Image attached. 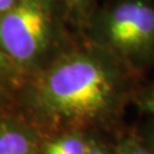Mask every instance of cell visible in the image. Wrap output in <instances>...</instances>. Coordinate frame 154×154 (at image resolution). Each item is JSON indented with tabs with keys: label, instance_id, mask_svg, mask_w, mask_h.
Listing matches in <instances>:
<instances>
[{
	"label": "cell",
	"instance_id": "8",
	"mask_svg": "<svg viewBox=\"0 0 154 154\" xmlns=\"http://www.w3.org/2000/svg\"><path fill=\"white\" fill-rule=\"evenodd\" d=\"M131 100L138 110L154 118V82L142 89H136Z\"/></svg>",
	"mask_w": 154,
	"mask_h": 154
},
{
	"label": "cell",
	"instance_id": "5",
	"mask_svg": "<svg viewBox=\"0 0 154 154\" xmlns=\"http://www.w3.org/2000/svg\"><path fill=\"white\" fill-rule=\"evenodd\" d=\"M90 134L80 130L57 132L41 143L40 154H85Z\"/></svg>",
	"mask_w": 154,
	"mask_h": 154
},
{
	"label": "cell",
	"instance_id": "3",
	"mask_svg": "<svg viewBox=\"0 0 154 154\" xmlns=\"http://www.w3.org/2000/svg\"><path fill=\"white\" fill-rule=\"evenodd\" d=\"M56 37L54 0H18L0 13V50L17 73L38 71Z\"/></svg>",
	"mask_w": 154,
	"mask_h": 154
},
{
	"label": "cell",
	"instance_id": "4",
	"mask_svg": "<svg viewBox=\"0 0 154 154\" xmlns=\"http://www.w3.org/2000/svg\"><path fill=\"white\" fill-rule=\"evenodd\" d=\"M41 139L26 122L6 119L0 122V154H40Z\"/></svg>",
	"mask_w": 154,
	"mask_h": 154
},
{
	"label": "cell",
	"instance_id": "1",
	"mask_svg": "<svg viewBox=\"0 0 154 154\" xmlns=\"http://www.w3.org/2000/svg\"><path fill=\"white\" fill-rule=\"evenodd\" d=\"M136 77L86 39L34 73L26 102L37 122L55 134L98 132L121 118L136 91Z\"/></svg>",
	"mask_w": 154,
	"mask_h": 154
},
{
	"label": "cell",
	"instance_id": "9",
	"mask_svg": "<svg viewBox=\"0 0 154 154\" xmlns=\"http://www.w3.org/2000/svg\"><path fill=\"white\" fill-rule=\"evenodd\" d=\"M85 154H114V149L112 145L98 137L97 132H91Z\"/></svg>",
	"mask_w": 154,
	"mask_h": 154
},
{
	"label": "cell",
	"instance_id": "2",
	"mask_svg": "<svg viewBox=\"0 0 154 154\" xmlns=\"http://www.w3.org/2000/svg\"><path fill=\"white\" fill-rule=\"evenodd\" d=\"M87 39L136 74L154 66V2L114 0L94 11L85 25Z\"/></svg>",
	"mask_w": 154,
	"mask_h": 154
},
{
	"label": "cell",
	"instance_id": "7",
	"mask_svg": "<svg viewBox=\"0 0 154 154\" xmlns=\"http://www.w3.org/2000/svg\"><path fill=\"white\" fill-rule=\"evenodd\" d=\"M67 9L71 11L74 18L85 28L89 17L95 11L94 2L95 0H62Z\"/></svg>",
	"mask_w": 154,
	"mask_h": 154
},
{
	"label": "cell",
	"instance_id": "6",
	"mask_svg": "<svg viewBox=\"0 0 154 154\" xmlns=\"http://www.w3.org/2000/svg\"><path fill=\"white\" fill-rule=\"evenodd\" d=\"M114 154H152L145 146L140 136L128 134L113 145Z\"/></svg>",
	"mask_w": 154,
	"mask_h": 154
},
{
	"label": "cell",
	"instance_id": "11",
	"mask_svg": "<svg viewBox=\"0 0 154 154\" xmlns=\"http://www.w3.org/2000/svg\"><path fill=\"white\" fill-rule=\"evenodd\" d=\"M145 146L149 149V152L154 154V123L146 132H144L143 136H140Z\"/></svg>",
	"mask_w": 154,
	"mask_h": 154
},
{
	"label": "cell",
	"instance_id": "10",
	"mask_svg": "<svg viewBox=\"0 0 154 154\" xmlns=\"http://www.w3.org/2000/svg\"><path fill=\"white\" fill-rule=\"evenodd\" d=\"M13 73H17L16 69L7 58V56L0 50V75H11Z\"/></svg>",
	"mask_w": 154,
	"mask_h": 154
}]
</instances>
